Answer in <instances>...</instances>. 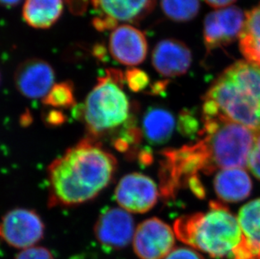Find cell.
Wrapping results in <instances>:
<instances>
[{
    "label": "cell",
    "instance_id": "6da1fadb",
    "mask_svg": "<svg viewBox=\"0 0 260 259\" xmlns=\"http://www.w3.org/2000/svg\"><path fill=\"white\" fill-rule=\"evenodd\" d=\"M116 169L111 152L93 140H83L48 168V205L69 207L93 200L111 183Z\"/></svg>",
    "mask_w": 260,
    "mask_h": 259
},
{
    "label": "cell",
    "instance_id": "7a4b0ae2",
    "mask_svg": "<svg viewBox=\"0 0 260 259\" xmlns=\"http://www.w3.org/2000/svg\"><path fill=\"white\" fill-rule=\"evenodd\" d=\"M203 101V119H221L260 132V67L236 61L216 78Z\"/></svg>",
    "mask_w": 260,
    "mask_h": 259
},
{
    "label": "cell",
    "instance_id": "3957f363",
    "mask_svg": "<svg viewBox=\"0 0 260 259\" xmlns=\"http://www.w3.org/2000/svg\"><path fill=\"white\" fill-rule=\"evenodd\" d=\"M177 238L213 258L232 259L243 240L238 218L229 208L211 201L206 213L184 215L174 222Z\"/></svg>",
    "mask_w": 260,
    "mask_h": 259
},
{
    "label": "cell",
    "instance_id": "277c9868",
    "mask_svg": "<svg viewBox=\"0 0 260 259\" xmlns=\"http://www.w3.org/2000/svg\"><path fill=\"white\" fill-rule=\"evenodd\" d=\"M124 74L119 69H109L98 78L87 96L82 117L92 136H101L125 124L130 117L131 104L123 90Z\"/></svg>",
    "mask_w": 260,
    "mask_h": 259
},
{
    "label": "cell",
    "instance_id": "5b68a950",
    "mask_svg": "<svg viewBox=\"0 0 260 259\" xmlns=\"http://www.w3.org/2000/svg\"><path fill=\"white\" fill-rule=\"evenodd\" d=\"M202 120L199 135L208 154L210 174L217 169L246 167L258 132L221 119Z\"/></svg>",
    "mask_w": 260,
    "mask_h": 259
},
{
    "label": "cell",
    "instance_id": "8992f818",
    "mask_svg": "<svg viewBox=\"0 0 260 259\" xmlns=\"http://www.w3.org/2000/svg\"><path fill=\"white\" fill-rule=\"evenodd\" d=\"M45 225L34 210L17 208L6 213L0 220V238L8 245L26 249L44 237Z\"/></svg>",
    "mask_w": 260,
    "mask_h": 259
},
{
    "label": "cell",
    "instance_id": "52a82bcc",
    "mask_svg": "<svg viewBox=\"0 0 260 259\" xmlns=\"http://www.w3.org/2000/svg\"><path fill=\"white\" fill-rule=\"evenodd\" d=\"M245 13L236 6L209 13L204 20L203 41L208 52L226 47L239 38Z\"/></svg>",
    "mask_w": 260,
    "mask_h": 259
},
{
    "label": "cell",
    "instance_id": "ba28073f",
    "mask_svg": "<svg viewBox=\"0 0 260 259\" xmlns=\"http://www.w3.org/2000/svg\"><path fill=\"white\" fill-rule=\"evenodd\" d=\"M133 249L140 259H165L174 250L175 234L157 217L144 220L136 229Z\"/></svg>",
    "mask_w": 260,
    "mask_h": 259
},
{
    "label": "cell",
    "instance_id": "9c48e42d",
    "mask_svg": "<svg viewBox=\"0 0 260 259\" xmlns=\"http://www.w3.org/2000/svg\"><path fill=\"white\" fill-rule=\"evenodd\" d=\"M115 198L128 212L146 213L154 207L158 200V189L151 178L139 173L126 174L120 179Z\"/></svg>",
    "mask_w": 260,
    "mask_h": 259
},
{
    "label": "cell",
    "instance_id": "30bf717a",
    "mask_svg": "<svg viewBox=\"0 0 260 259\" xmlns=\"http://www.w3.org/2000/svg\"><path fill=\"white\" fill-rule=\"evenodd\" d=\"M135 231L133 216L121 208H110L103 211L93 228L100 244L111 250L122 249L130 244Z\"/></svg>",
    "mask_w": 260,
    "mask_h": 259
},
{
    "label": "cell",
    "instance_id": "8fae6325",
    "mask_svg": "<svg viewBox=\"0 0 260 259\" xmlns=\"http://www.w3.org/2000/svg\"><path fill=\"white\" fill-rule=\"evenodd\" d=\"M55 71L43 59L29 58L15 69L14 82L21 95L28 99L44 98L55 84Z\"/></svg>",
    "mask_w": 260,
    "mask_h": 259
},
{
    "label": "cell",
    "instance_id": "7c38bea8",
    "mask_svg": "<svg viewBox=\"0 0 260 259\" xmlns=\"http://www.w3.org/2000/svg\"><path fill=\"white\" fill-rule=\"evenodd\" d=\"M109 52L119 63L128 67L143 63L148 52L147 37L131 25H118L109 38Z\"/></svg>",
    "mask_w": 260,
    "mask_h": 259
},
{
    "label": "cell",
    "instance_id": "4fadbf2b",
    "mask_svg": "<svg viewBox=\"0 0 260 259\" xmlns=\"http://www.w3.org/2000/svg\"><path fill=\"white\" fill-rule=\"evenodd\" d=\"M152 64L161 76L180 77L191 66L192 53L184 42L173 38L164 39L152 50Z\"/></svg>",
    "mask_w": 260,
    "mask_h": 259
},
{
    "label": "cell",
    "instance_id": "5bb4252c",
    "mask_svg": "<svg viewBox=\"0 0 260 259\" xmlns=\"http://www.w3.org/2000/svg\"><path fill=\"white\" fill-rule=\"evenodd\" d=\"M238 220L243 240L232 259H260V198L241 208Z\"/></svg>",
    "mask_w": 260,
    "mask_h": 259
},
{
    "label": "cell",
    "instance_id": "9a60e30c",
    "mask_svg": "<svg viewBox=\"0 0 260 259\" xmlns=\"http://www.w3.org/2000/svg\"><path fill=\"white\" fill-rule=\"evenodd\" d=\"M96 14L107 15L117 22L137 23L154 10L156 0H89Z\"/></svg>",
    "mask_w": 260,
    "mask_h": 259
},
{
    "label": "cell",
    "instance_id": "2e32d148",
    "mask_svg": "<svg viewBox=\"0 0 260 259\" xmlns=\"http://www.w3.org/2000/svg\"><path fill=\"white\" fill-rule=\"evenodd\" d=\"M216 196L228 203L243 201L250 196L253 183L248 173L243 169L221 170L214 179Z\"/></svg>",
    "mask_w": 260,
    "mask_h": 259
},
{
    "label": "cell",
    "instance_id": "e0dca14e",
    "mask_svg": "<svg viewBox=\"0 0 260 259\" xmlns=\"http://www.w3.org/2000/svg\"><path fill=\"white\" fill-rule=\"evenodd\" d=\"M63 10V0H25L22 17L32 28L49 29L58 21Z\"/></svg>",
    "mask_w": 260,
    "mask_h": 259
},
{
    "label": "cell",
    "instance_id": "ac0fdd59",
    "mask_svg": "<svg viewBox=\"0 0 260 259\" xmlns=\"http://www.w3.org/2000/svg\"><path fill=\"white\" fill-rule=\"evenodd\" d=\"M142 125L143 135L150 144L162 145L172 137L175 118L165 108L152 107L145 113Z\"/></svg>",
    "mask_w": 260,
    "mask_h": 259
},
{
    "label": "cell",
    "instance_id": "d6986e66",
    "mask_svg": "<svg viewBox=\"0 0 260 259\" xmlns=\"http://www.w3.org/2000/svg\"><path fill=\"white\" fill-rule=\"evenodd\" d=\"M245 22L238 38L246 61L260 67V4L245 13Z\"/></svg>",
    "mask_w": 260,
    "mask_h": 259
},
{
    "label": "cell",
    "instance_id": "ffe728a7",
    "mask_svg": "<svg viewBox=\"0 0 260 259\" xmlns=\"http://www.w3.org/2000/svg\"><path fill=\"white\" fill-rule=\"evenodd\" d=\"M164 14L175 22H188L199 14L200 0H160Z\"/></svg>",
    "mask_w": 260,
    "mask_h": 259
},
{
    "label": "cell",
    "instance_id": "44dd1931",
    "mask_svg": "<svg viewBox=\"0 0 260 259\" xmlns=\"http://www.w3.org/2000/svg\"><path fill=\"white\" fill-rule=\"evenodd\" d=\"M42 103L54 109H67L76 105L74 83L63 81L55 83L47 95L42 99Z\"/></svg>",
    "mask_w": 260,
    "mask_h": 259
},
{
    "label": "cell",
    "instance_id": "7402d4cb",
    "mask_svg": "<svg viewBox=\"0 0 260 259\" xmlns=\"http://www.w3.org/2000/svg\"><path fill=\"white\" fill-rule=\"evenodd\" d=\"M124 78L129 89L135 93L146 90L149 85V76L142 69H136V68L128 69L127 71H125L124 74Z\"/></svg>",
    "mask_w": 260,
    "mask_h": 259
},
{
    "label": "cell",
    "instance_id": "603a6c76",
    "mask_svg": "<svg viewBox=\"0 0 260 259\" xmlns=\"http://www.w3.org/2000/svg\"><path fill=\"white\" fill-rule=\"evenodd\" d=\"M199 124L192 113L188 110L182 111L179 115V130L183 134L186 136H193L198 132Z\"/></svg>",
    "mask_w": 260,
    "mask_h": 259
},
{
    "label": "cell",
    "instance_id": "cb8c5ba5",
    "mask_svg": "<svg viewBox=\"0 0 260 259\" xmlns=\"http://www.w3.org/2000/svg\"><path fill=\"white\" fill-rule=\"evenodd\" d=\"M248 168L251 173L260 180V132L256 136L248 157Z\"/></svg>",
    "mask_w": 260,
    "mask_h": 259
},
{
    "label": "cell",
    "instance_id": "d4e9b609",
    "mask_svg": "<svg viewBox=\"0 0 260 259\" xmlns=\"http://www.w3.org/2000/svg\"><path fill=\"white\" fill-rule=\"evenodd\" d=\"M15 259H55L52 252L43 247H29L19 252Z\"/></svg>",
    "mask_w": 260,
    "mask_h": 259
},
{
    "label": "cell",
    "instance_id": "484cf974",
    "mask_svg": "<svg viewBox=\"0 0 260 259\" xmlns=\"http://www.w3.org/2000/svg\"><path fill=\"white\" fill-rule=\"evenodd\" d=\"M92 25L93 28L98 31L105 32L107 30H114L118 26V23L116 20L112 18L109 17L107 15L96 14L92 19Z\"/></svg>",
    "mask_w": 260,
    "mask_h": 259
},
{
    "label": "cell",
    "instance_id": "4316f807",
    "mask_svg": "<svg viewBox=\"0 0 260 259\" xmlns=\"http://www.w3.org/2000/svg\"><path fill=\"white\" fill-rule=\"evenodd\" d=\"M165 259H205L196 250L189 247H177Z\"/></svg>",
    "mask_w": 260,
    "mask_h": 259
},
{
    "label": "cell",
    "instance_id": "83f0119b",
    "mask_svg": "<svg viewBox=\"0 0 260 259\" xmlns=\"http://www.w3.org/2000/svg\"><path fill=\"white\" fill-rule=\"evenodd\" d=\"M66 121V116L63 115V113L58 110H52L47 113L45 115V122L47 125H52V126H57L61 124H63Z\"/></svg>",
    "mask_w": 260,
    "mask_h": 259
},
{
    "label": "cell",
    "instance_id": "f1b7e54d",
    "mask_svg": "<svg viewBox=\"0 0 260 259\" xmlns=\"http://www.w3.org/2000/svg\"><path fill=\"white\" fill-rule=\"evenodd\" d=\"M66 2L72 14L82 15L86 12L89 0H66Z\"/></svg>",
    "mask_w": 260,
    "mask_h": 259
},
{
    "label": "cell",
    "instance_id": "f546056e",
    "mask_svg": "<svg viewBox=\"0 0 260 259\" xmlns=\"http://www.w3.org/2000/svg\"><path fill=\"white\" fill-rule=\"evenodd\" d=\"M92 54H93V57L97 59L98 61H102V62H106L107 61V47L106 45L103 43H96L93 45V48H92Z\"/></svg>",
    "mask_w": 260,
    "mask_h": 259
},
{
    "label": "cell",
    "instance_id": "4dcf8cb0",
    "mask_svg": "<svg viewBox=\"0 0 260 259\" xmlns=\"http://www.w3.org/2000/svg\"><path fill=\"white\" fill-rule=\"evenodd\" d=\"M168 85V81H157L153 83L151 88H150V93L151 94H159L162 91L166 90Z\"/></svg>",
    "mask_w": 260,
    "mask_h": 259
},
{
    "label": "cell",
    "instance_id": "1f68e13d",
    "mask_svg": "<svg viewBox=\"0 0 260 259\" xmlns=\"http://www.w3.org/2000/svg\"><path fill=\"white\" fill-rule=\"evenodd\" d=\"M207 5L212 8L228 7L237 0H204Z\"/></svg>",
    "mask_w": 260,
    "mask_h": 259
},
{
    "label": "cell",
    "instance_id": "d6a6232c",
    "mask_svg": "<svg viewBox=\"0 0 260 259\" xmlns=\"http://www.w3.org/2000/svg\"><path fill=\"white\" fill-rule=\"evenodd\" d=\"M22 0H0V6L5 8L16 7Z\"/></svg>",
    "mask_w": 260,
    "mask_h": 259
},
{
    "label": "cell",
    "instance_id": "836d02e7",
    "mask_svg": "<svg viewBox=\"0 0 260 259\" xmlns=\"http://www.w3.org/2000/svg\"><path fill=\"white\" fill-rule=\"evenodd\" d=\"M0 82H1V73H0Z\"/></svg>",
    "mask_w": 260,
    "mask_h": 259
}]
</instances>
